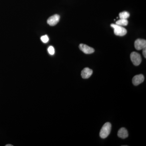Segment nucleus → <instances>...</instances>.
Segmentation results:
<instances>
[{
  "label": "nucleus",
  "mask_w": 146,
  "mask_h": 146,
  "mask_svg": "<svg viewBox=\"0 0 146 146\" xmlns=\"http://www.w3.org/2000/svg\"><path fill=\"white\" fill-rule=\"evenodd\" d=\"M130 58L133 65L138 66L142 62L141 55L138 53L133 52L130 54Z\"/></svg>",
  "instance_id": "nucleus-3"
},
{
  "label": "nucleus",
  "mask_w": 146,
  "mask_h": 146,
  "mask_svg": "<svg viewBox=\"0 0 146 146\" xmlns=\"http://www.w3.org/2000/svg\"><path fill=\"white\" fill-rule=\"evenodd\" d=\"M129 13L126 11L121 12L119 14L120 19H127L128 18H129Z\"/></svg>",
  "instance_id": "nucleus-11"
},
{
  "label": "nucleus",
  "mask_w": 146,
  "mask_h": 146,
  "mask_svg": "<svg viewBox=\"0 0 146 146\" xmlns=\"http://www.w3.org/2000/svg\"><path fill=\"white\" fill-rule=\"evenodd\" d=\"M13 145H10V144H8V145H6L5 146H13Z\"/></svg>",
  "instance_id": "nucleus-15"
},
{
  "label": "nucleus",
  "mask_w": 146,
  "mask_h": 146,
  "mask_svg": "<svg viewBox=\"0 0 146 146\" xmlns=\"http://www.w3.org/2000/svg\"><path fill=\"white\" fill-rule=\"evenodd\" d=\"M110 26L114 29V33L117 36H124L127 33L126 29L122 26L114 24H111Z\"/></svg>",
  "instance_id": "nucleus-2"
},
{
  "label": "nucleus",
  "mask_w": 146,
  "mask_h": 146,
  "mask_svg": "<svg viewBox=\"0 0 146 146\" xmlns=\"http://www.w3.org/2000/svg\"><path fill=\"white\" fill-rule=\"evenodd\" d=\"M111 129V124L110 123L107 122L105 123L100 132V136L101 138L104 139L107 138L110 133Z\"/></svg>",
  "instance_id": "nucleus-1"
},
{
  "label": "nucleus",
  "mask_w": 146,
  "mask_h": 146,
  "mask_svg": "<svg viewBox=\"0 0 146 146\" xmlns=\"http://www.w3.org/2000/svg\"><path fill=\"white\" fill-rule=\"evenodd\" d=\"M41 39L44 43H46L49 41V38L47 35H43L41 36Z\"/></svg>",
  "instance_id": "nucleus-12"
},
{
  "label": "nucleus",
  "mask_w": 146,
  "mask_h": 146,
  "mask_svg": "<svg viewBox=\"0 0 146 146\" xmlns=\"http://www.w3.org/2000/svg\"><path fill=\"white\" fill-rule=\"evenodd\" d=\"M128 24L127 19H120L116 22V24L121 26H126Z\"/></svg>",
  "instance_id": "nucleus-10"
},
{
  "label": "nucleus",
  "mask_w": 146,
  "mask_h": 146,
  "mask_svg": "<svg viewBox=\"0 0 146 146\" xmlns=\"http://www.w3.org/2000/svg\"><path fill=\"white\" fill-rule=\"evenodd\" d=\"M134 46L136 50H140L146 48V41L145 39H138L134 42Z\"/></svg>",
  "instance_id": "nucleus-4"
},
{
  "label": "nucleus",
  "mask_w": 146,
  "mask_h": 146,
  "mask_svg": "<svg viewBox=\"0 0 146 146\" xmlns=\"http://www.w3.org/2000/svg\"><path fill=\"white\" fill-rule=\"evenodd\" d=\"M60 18L59 15L55 14L49 18L47 20V23L51 26H54L59 22Z\"/></svg>",
  "instance_id": "nucleus-5"
},
{
  "label": "nucleus",
  "mask_w": 146,
  "mask_h": 146,
  "mask_svg": "<svg viewBox=\"0 0 146 146\" xmlns=\"http://www.w3.org/2000/svg\"><path fill=\"white\" fill-rule=\"evenodd\" d=\"M79 47L82 51L86 54H91L95 52L94 49L84 44H80Z\"/></svg>",
  "instance_id": "nucleus-6"
},
{
  "label": "nucleus",
  "mask_w": 146,
  "mask_h": 146,
  "mask_svg": "<svg viewBox=\"0 0 146 146\" xmlns=\"http://www.w3.org/2000/svg\"><path fill=\"white\" fill-rule=\"evenodd\" d=\"M145 77L143 74L137 75L134 76L132 79V83L135 86H137L143 82Z\"/></svg>",
  "instance_id": "nucleus-7"
},
{
  "label": "nucleus",
  "mask_w": 146,
  "mask_h": 146,
  "mask_svg": "<svg viewBox=\"0 0 146 146\" xmlns=\"http://www.w3.org/2000/svg\"><path fill=\"white\" fill-rule=\"evenodd\" d=\"M117 135L119 138L125 139L128 136V133L125 128L122 127L118 131Z\"/></svg>",
  "instance_id": "nucleus-9"
},
{
  "label": "nucleus",
  "mask_w": 146,
  "mask_h": 146,
  "mask_svg": "<svg viewBox=\"0 0 146 146\" xmlns=\"http://www.w3.org/2000/svg\"><path fill=\"white\" fill-rule=\"evenodd\" d=\"M143 55L144 57L145 58H146V48L143 49Z\"/></svg>",
  "instance_id": "nucleus-14"
},
{
  "label": "nucleus",
  "mask_w": 146,
  "mask_h": 146,
  "mask_svg": "<svg viewBox=\"0 0 146 146\" xmlns=\"http://www.w3.org/2000/svg\"><path fill=\"white\" fill-rule=\"evenodd\" d=\"M48 50L50 54H54L55 52L54 49L52 46H50L49 47L48 49Z\"/></svg>",
  "instance_id": "nucleus-13"
},
{
  "label": "nucleus",
  "mask_w": 146,
  "mask_h": 146,
  "mask_svg": "<svg viewBox=\"0 0 146 146\" xmlns=\"http://www.w3.org/2000/svg\"><path fill=\"white\" fill-rule=\"evenodd\" d=\"M93 70L88 68H84L81 72V76L84 79L89 78L93 74Z\"/></svg>",
  "instance_id": "nucleus-8"
}]
</instances>
